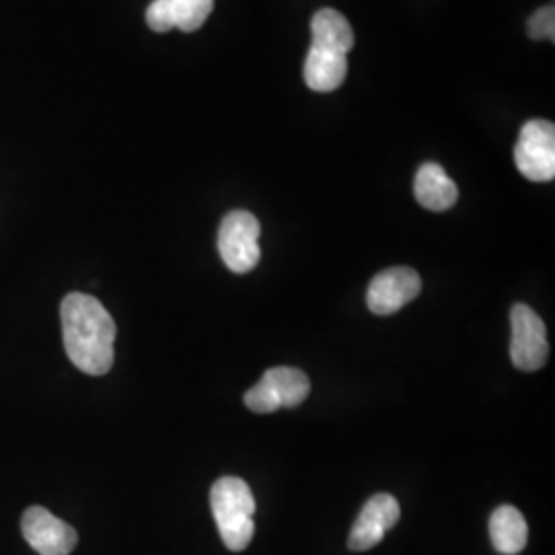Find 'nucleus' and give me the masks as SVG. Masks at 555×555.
Listing matches in <instances>:
<instances>
[{
    "label": "nucleus",
    "instance_id": "nucleus-1",
    "mask_svg": "<svg viewBox=\"0 0 555 555\" xmlns=\"http://www.w3.org/2000/svg\"><path fill=\"white\" fill-rule=\"evenodd\" d=\"M62 339L70 362L91 377H101L114 366L116 321L100 300L82 293L66 295L60 305Z\"/></svg>",
    "mask_w": 555,
    "mask_h": 555
},
{
    "label": "nucleus",
    "instance_id": "nucleus-2",
    "mask_svg": "<svg viewBox=\"0 0 555 555\" xmlns=\"http://www.w3.org/2000/svg\"><path fill=\"white\" fill-rule=\"evenodd\" d=\"M210 506L220 537L231 552H243L256 533V500L241 477H220L210 490Z\"/></svg>",
    "mask_w": 555,
    "mask_h": 555
},
{
    "label": "nucleus",
    "instance_id": "nucleus-3",
    "mask_svg": "<svg viewBox=\"0 0 555 555\" xmlns=\"http://www.w3.org/2000/svg\"><path fill=\"white\" fill-rule=\"evenodd\" d=\"M311 393L309 377L291 366H276L263 373L254 389L245 393V405L256 414H272L282 408H297Z\"/></svg>",
    "mask_w": 555,
    "mask_h": 555
},
{
    "label": "nucleus",
    "instance_id": "nucleus-4",
    "mask_svg": "<svg viewBox=\"0 0 555 555\" xmlns=\"http://www.w3.org/2000/svg\"><path fill=\"white\" fill-rule=\"evenodd\" d=\"M259 233L261 227L258 219L247 210H233L222 219L219 251L231 272L247 274L258 266L261 258Z\"/></svg>",
    "mask_w": 555,
    "mask_h": 555
},
{
    "label": "nucleus",
    "instance_id": "nucleus-5",
    "mask_svg": "<svg viewBox=\"0 0 555 555\" xmlns=\"http://www.w3.org/2000/svg\"><path fill=\"white\" fill-rule=\"evenodd\" d=\"M518 171L531 181L555 178V126L550 119H531L522 126L515 146Z\"/></svg>",
    "mask_w": 555,
    "mask_h": 555
},
{
    "label": "nucleus",
    "instance_id": "nucleus-6",
    "mask_svg": "<svg viewBox=\"0 0 555 555\" xmlns=\"http://www.w3.org/2000/svg\"><path fill=\"white\" fill-rule=\"evenodd\" d=\"M511 360L525 373L539 371L550 357L547 330L535 311L527 305H515L511 311Z\"/></svg>",
    "mask_w": 555,
    "mask_h": 555
},
{
    "label": "nucleus",
    "instance_id": "nucleus-7",
    "mask_svg": "<svg viewBox=\"0 0 555 555\" xmlns=\"http://www.w3.org/2000/svg\"><path fill=\"white\" fill-rule=\"evenodd\" d=\"M25 541L40 555H70L79 543L77 531L41 506H29L21 518Z\"/></svg>",
    "mask_w": 555,
    "mask_h": 555
},
{
    "label": "nucleus",
    "instance_id": "nucleus-8",
    "mask_svg": "<svg viewBox=\"0 0 555 555\" xmlns=\"http://www.w3.org/2000/svg\"><path fill=\"white\" fill-rule=\"evenodd\" d=\"M422 291V280L416 270L397 266L378 272L377 276L371 280L366 302L369 309L375 315H393L399 309H403L408 302H412Z\"/></svg>",
    "mask_w": 555,
    "mask_h": 555
},
{
    "label": "nucleus",
    "instance_id": "nucleus-9",
    "mask_svg": "<svg viewBox=\"0 0 555 555\" xmlns=\"http://www.w3.org/2000/svg\"><path fill=\"white\" fill-rule=\"evenodd\" d=\"M401 516L399 502L391 494H377L371 498L360 511L357 522L348 537V547L352 552L373 550L383 541L385 533L393 529Z\"/></svg>",
    "mask_w": 555,
    "mask_h": 555
},
{
    "label": "nucleus",
    "instance_id": "nucleus-10",
    "mask_svg": "<svg viewBox=\"0 0 555 555\" xmlns=\"http://www.w3.org/2000/svg\"><path fill=\"white\" fill-rule=\"evenodd\" d=\"M414 194L426 210L444 212L453 208L459 199L455 181L437 163H424L414 179Z\"/></svg>",
    "mask_w": 555,
    "mask_h": 555
},
{
    "label": "nucleus",
    "instance_id": "nucleus-11",
    "mask_svg": "<svg viewBox=\"0 0 555 555\" xmlns=\"http://www.w3.org/2000/svg\"><path fill=\"white\" fill-rule=\"evenodd\" d=\"M311 48L348 56L354 48V31L348 20L334 9H321L311 21Z\"/></svg>",
    "mask_w": 555,
    "mask_h": 555
},
{
    "label": "nucleus",
    "instance_id": "nucleus-12",
    "mask_svg": "<svg viewBox=\"0 0 555 555\" xmlns=\"http://www.w3.org/2000/svg\"><path fill=\"white\" fill-rule=\"evenodd\" d=\"M348 75V56L311 48L305 62V82L318 93L336 91Z\"/></svg>",
    "mask_w": 555,
    "mask_h": 555
},
{
    "label": "nucleus",
    "instance_id": "nucleus-13",
    "mask_svg": "<svg viewBox=\"0 0 555 555\" xmlns=\"http://www.w3.org/2000/svg\"><path fill=\"white\" fill-rule=\"evenodd\" d=\"M490 537L496 552L504 555L520 554L529 539L525 516L515 506H500L490 518Z\"/></svg>",
    "mask_w": 555,
    "mask_h": 555
},
{
    "label": "nucleus",
    "instance_id": "nucleus-14",
    "mask_svg": "<svg viewBox=\"0 0 555 555\" xmlns=\"http://www.w3.org/2000/svg\"><path fill=\"white\" fill-rule=\"evenodd\" d=\"M176 27L192 34L199 29L215 9V0H169Z\"/></svg>",
    "mask_w": 555,
    "mask_h": 555
},
{
    "label": "nucleus",
    "instance_id": "nucleus-15",
    "mask_svg": "<svg viewBox=\"0 0 555 555\" xmlns=\"http://www.w3.org/2000/svg\"><path fill=\"white\" fill-rule=\"evenodd\" d=\"M527 34L533 40H555V9L543 7L527 21Z\"/></svg>",
    "mask_w": 555,
    "mask_h": 555
},
{
    "label": "nucleus",
    "instance_id": "nucleus-16",
    "mask_svg": "<svg viewBox=\"0 0 555 555\" xmlns=\"http://www.w3.org/2000/svg\"><path fill=\"white\" fill-rule=\"evenodd\" d=\"M146 23L157 34H167L169 29L176 27L169 0H153L149 4V9H146Z\"/></svg>",
    "mask_w": 555,
    "mask_h": 555
}]
</instances>
